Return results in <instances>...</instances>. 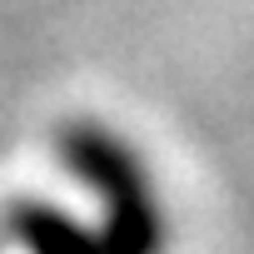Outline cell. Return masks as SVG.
<instances>
[{
    "label": "cell",
    "instance_id": "6da1fadb",
    "mask_svg": "<svg viewBox=\"0 0 254 254\" xmlns=\"http://www.w3.org/2000/svg\"><path fill=\"white\" fill-rule=\"evenodd\" d=\"M60 160L95 194L100 204L95 229L110 254H165L170 249V219L135 145H125L110 125L80 120L60 130Z\"/></svg>",
    "mask_w": 254,
    "mask_h": 254
},
{
    "label": "cell",
    "instance_id": "7a4b0ae2",
    "mask_svg": "<svg viewBox=\"0 0 254 254\" xmlns=\"http://www.w3.org/2000/svg\"><path fill=\"white\" fill-rule=\"evenodd\" d=\"M5 229L25 254H110L95 224H85L45 199H15L5 209Z\"/></svg>",
    "mask_w": 254,
    "mask_h": 254
}]
</instances>
